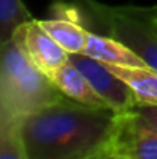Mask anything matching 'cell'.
<instances>
[{"label": "cell", "instance_id": "obj_1", "mask_svg": "<svg viewBox=\"0 0 157 159\" xmlns=\"http://www.w3.org/2000/svg\"><path fill=\"white\" fill-rule=\"evenodd\" d=\"M120 122L112 108H94L69 98L22 120L20 133L29 159H105Z\"/></svg>", "mask_w": 157, "mask_h": 159}, {"label": "cell", "instance_id": "obj_2", "mask_svg": "<svg viewBox=\"0 0 157 159\" xmlns=\"http://www.w3.org/2000/svg\"><path fill=\"white\" fill-rule=\"evenodd\" d=\"M0 47V120H23L65 98L51 77L36 68L12 40Z\"/></svg>", "mask_w": 157, "mask_h": 159}, {"label": "cell", "instance_id": "obj_3", "mask_svg": "<svg viewBox=\"0 0 157 159\" xmlns=\"http://www.w3.org/2000/svg\"><path fill=\"white\" fill-rule=\"evenodd\" d=\"M108 36L125 43L151 68L157 70V6L106 5L97 0H79Z\"/></svg>", "mask_w": 157, "mask_h": 159}, {"label": "cell", "instance_id": "obj_4", "mask_svg": "<svg viewBox=\"0 0 157 159\" xmlns=\"http://www.w3.org/2000/svg\"><path fill=\"white\" fill-rule=\"evenodd\" d=\"M11 40L36 68L50 77L69 60V54L42 28L37 19L19 26Z\"/></svg>", "mask_w": 157, "mask_h": 159}, {"label": "cell", "instance_id": "obj_5", "mask_svg": "<svg viewBox=\"0 0 157 159\" xmlns=\"http://www.w3.org/2000/svg\"><path fill=\"white\" fill-rule=\"evenodd\" d=\"M69 60L85 74L96 91L109 104L117 113H126L137 102L134 91L126 82L109 71L105 63L86 56V54H69Z\"/></svg>", "mask_w": 157, "mask_h": 159}, {"label": "cell", "instance_id": "obj_6", "mask_svg": "<svg viewBox=\"0 0 157 159\" xmlns=\"http://www.w3.org/2000/svg\"><path fill=\"white\" fill-rule=\"evenodd\" d=\"M111 156L157 159V131L133 113H120V122L111 145Z\"/></svg>", "mask_w": 157, "mask_h": 159}, {"label": "cell", "instance_id": "obj_7", "mask_svg": "<svg viewBox=\"0 0 157 159\" xmlns=\"http://www.w3.org/2000/svg\"><path fill=\"white\" fill-rule=\"evenodd\" d=\"M51 80L66 98L79 104L94 107V108H111L109 104L96 91L91 82L85 77V74L71 60L63 63L52 74Z\"/></svg>", "mask_w": 157, "mask_h": 159}, {"label": "cell", "instance_id": "obj_8", "mask_svg": "<svg viewBox=\"0 0 157 159\" xmlns=\"http://www.w3.org/2000/svg\"><path fill=\"white\" fill-rule=\"evenodd\" d=\"M86 56L116 66H150L137 53H134L125 43L109 37L91 33L89 43L85 50Z\"/></svg>", "mask_w": 157, "mask_h": 159}, {"label": "cell", "instance_id": "obj_9", "mask_svg": "<svg viewBox=\"0 0 157 159\" xmlns=\"http://www.w3.org/2000/svg\"><path fill=\"white\" fill-rule=\"evenodd\" d=\"M39 23L68 54L85 53L89 43L91 31H88L77 22L59 17V19L39 20Z\"/></svg>", "mask_w": 157, "mask_h": 159}, {"label": "cell", "instance_id": "obj_10", "mask_svg": "<svg viewBox=\"0 0 157 159\" xmlns=\"http://www.w3.org/2000/svg\"><path fill=\"white\" fill-rule=\"evenodd\" d=\"M105 66L129 85L139 102L157 104V70L151 66H116L108 63Z\"/></svg>", "mask_w": 157, "mask_h": 159}, {"label": "cell", "instance_id": "obj_11", "mask_svg": "<svg viewBox=\"0 0 157 159\" xmlns=\"http://www.w3.org/2000/svg\"><path fill=\"white\" fill-rule=\"evenodd\" d=\"M34 20L23 0H0V45L9 42L19 26Z\"/></svg>", "mask_w": 157, "mask_h": 159}, {"label": "cell", "instance_id": "obj_12", "mask_svg": "<svg viewBox=\"0 0 157 159\" xmlns=\"http://www.w3.org/2000/svg\"><path fill=\"white\" fill-rule=\"evenodd\" d=\"M20 127L22 120H0V159H29Z\"/></svg>", "mask_w": 157, "mask_h": 159}, {"label": "cell", "instance_id": "obj_13", "mask_svg": "<svg viewBox=\"0 0 157 159\" xmlns=\"http://www.w3.org/2000/svg\"><path fill=\"white\" fill-rule=\"evenodd\" d=\"M128 113H133L137 116L143 124L151 127L157 131V104H148V102H136L128 110Z\"/></svg>", "mask_w": 157, "mask_h": 159}, {"label": "cell", "instance_id": "obj_14", "mask_svg": "<svg viewBox=\"0 0 157 159\" xmlns=\"http://www.w3.org/2000/svg\"><path fill=\"white\" fill-rule=\"evenodd\" d=\"M105 159H129V158H125V156H109V158H105Z\"/></svg>", "mask_w": 157, "mask_h": 159}]
</instances>
